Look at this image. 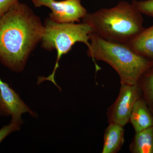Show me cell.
Instances as JSON below:
<instances>
[{
  "mask_svg": "<svg viewBox=\"0 0 153 153\" xmlns=\"http://www.w3.org/2000/svg\"><path fill=\"white\" fill-rule=\"evenodd\" d=\"M44 27L24 4L19 2L0 18V60L22 71L30 52L41 39Z\"/></svg>",
  "mask_w": 153,
  "mask_h": 153,
  "instance_id": "6da1fadb",
  "label": "cell"
},
{
  "mask_svg": "<svg viewBox=\"0 0 153 153\" xmlns=\"http://www.w3.org/2000/svg\"><path fill=\"white\" fill-rule=\"evenodd\" d=\"M89 37L88 56L94 63L102 60L114 68L121 84H137L143 74L153 66V60L138 54L127 44L108 41L94 33ZM95 64L97 70H99Z\"/></svg>",
  "mask_w": 153,
  "mask_h": 153,
  "instance_id": "7a4b0ae2",
  "label": "cell"
},
{
  "mask_svg": "<svg viewBox=\"0 0 153 153\" xmlns=\"http://www.w3.org/2000/svg\"><path fill=\"white\" fill-rule=\"evenodd\" d=\"M82 20L102 38L122 44H127L144 29L141 13L132 3L123 1L111 8L87 13Z\"/></svg>",
  "mask_w": 153,
  "mask_h": 153,
  "instance_id": "3957f363",
  "label": "cell"
},
{
  "mask_svg": "<svg viewBox=\"0 0 153 153\" xmlns=\"http://www.w3.org/2000/svg\"><path fill=\"white\" fill-rule=\"evenodd\" d=\"M93 32L92 27L83 22L81 24L57 23L50 19L46 22L41 39L42 45L44 48L49 50L56 49L57 60L52 74L47 77H39L38 84L48 80L53 82L61 90L55 79V72L59 67V60L62 55L68 53L77 42L84 43L89 49L90 47L89 36Z\"/></svg>",
  "mask_w": 153,
  "mask_h": 153,
  "instance_id": "277c9868",
  "label": "cell"
},
{
  "mask_svg": "<svg viewBox=\"0 0 153 153\" xmlns=\"http://www.w3.org/2000/svg\"><path fill=\"white\" fill-rule=\"evenodd\" d=\"M138 83L135 85L121 84L119 94L109 111L110 123L124 127L130 120L137 100L141 97Z\"/></svg>",
  "mask_w": 153,
  "mask_h": 153,
  "instance_id": "5b68a950",
  "label": "cell"
},
{
  "mask_svg": "<svg viewBox=\"0 0 153 153\" xmlns=\"http://www.w3.org/2000/svg\"><path fill=\"white\" fill-rule=\"evenodd\" d=\"M36 7L45 6L51 9L50 19L57 23L79 22L87 14L81 0H32Z\"/></svg>",
  "mask_w": 153,
  "mask_h": 153,
  "instance_id": "8992f818",
  "label": "cell"
},
{
  "mask_svg": "<svg viewBox=\"0 0 153 153\" xmlns=\"http://www.w3.org/2000/svg\"><path fill=\"white\" fill-rule=\"evenodd\" d=\"M28 112L33 117L37 115L33 112L7 82L0 78V115L11 116V121L23 123L22 115Z\"/></svg>",
  "mask_w": 153,
  "mask_h": 153,
  "instance_id": "52a82bcc",
  "label": "cell"
},
{
  "mask_svg": "<svg viewBox=\"0 0 153 153\" xmlns=\"http://www.w3.org/2000/svg\"><path fill=\"white\" fill-rule=\"evenodd\" d=\"M129 121L136 132L153 126V114L143 97L137 100Z\"/></svg>",
  "mask_w": 153,
  "mask_h": 153,
  "instance_id": "ba28073f",
  "label": "cell"
},
{
  "mask_svg": "<svg viewBox=\"0 0 153 153\" xmlns=\"http://www.w3.org/2000/svg\"><path fill=\"white\" fill-rule=\"evenodd\" d=\"M127 44L138 54L153 60V25L144 28Z\"/></svg>",
  "mask_w": 153,
  "mask_h": 153,
  "instance_id": "9c48e42d",
  "label": "cell"
},
{
  "mask_svg": "<svg viewBox=\"0 0 153 153\" xmlns=\"http://www.w3.org/2000/svg\"><path fill=\"white\" fill-rule=\"evenodd\" d=\"M123 127L110 123L105 131L102 153H115L120 150L124 141Z\"/></svg>",
  "mask_w": 153,
  "mask_h": 153,
  "instance_id": "30bf717a",
  "label": "cell"
},
{
  "mask_svg": "<svg viewBox=\"0 0 153 153\" xmlns=\"http://www.w3.org/2000/svg\"><path fill=\"white\" fill-rule=\"evenodd\" d=\"M130 150L133 153H153V126L136 132Z\"/></svg>",
  "mask_w": 153,
  "mask_h": 153,
  "instance_id": "8fae6325",
  "label": "cell"
},
{
  "mask_svg": "<svg viewBox=\"0 0 153 153\" xmlns=\"http://www.w3.org/2000/svg\"><path fill=\"white\" fill-rule=\"evenodd\" d=\"M138 84L143 97L153 114V66L143 74Z\"/></svg>",
  "mask_w": 153,
  "mask_h": 153,
  "instance_id": "7c38bea8",
  "label": "cell"
},
{
  "mask_svg": "<svg viewBox=\"0 0 153 153\" xmlns=\"http://www.w3.org/2000/svg\"><path fill=\"white\" fill-rule=\"evenodd\" d=\"M132 4L142 14L153 17V0H134Z\"/></svg>",
  "mask_w": 153,
  "mask_h": 153,
  "instance_id": "4fadbf2b",
  "label": "cell"
},
{
  "mask_svg": "<svg viewBox=\"0 0 153 153\" xmlns=\"http://www.w3.org/2000/svg\"><path fill=\"white\" fill-rule=\"evenodd\" d=\"M22 123L11 121L10 124L4 126L0 129V143L12 133L20 129Z\"/></svg>",
  "mask_w": 153,
  "mask_h": 153,
  "instance_id": "5bb4252c",
  "label": "cell"
},
{
  "mask_svg": "<svg viewBox=\"0 0 153 153\" xmlns=\"http://www.w3.org/2000/svg\"><path fill=\"white\" fill-rule=\"evenodd\" d=\"M18 2V0H0V18Z\"/></svg>",
  "mask_w": 153,
  "mask_h": 153,
  "instance_id": "9a60e30c",
  "label": "cell"
}]
</instances>
